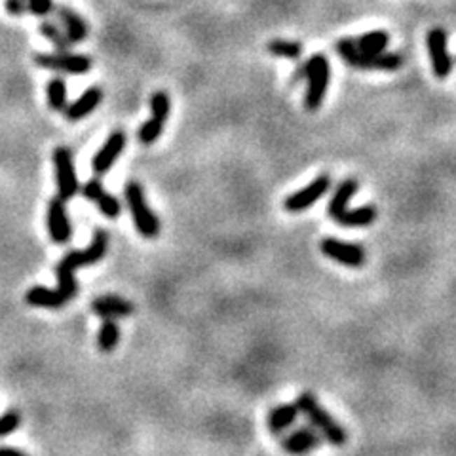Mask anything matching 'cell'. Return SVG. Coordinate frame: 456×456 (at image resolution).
<instances>
[{
    "label": "cell",
    "instance_id": "25",
    "mask_svg": "<svg viewBox=\"0 0 456 456\" xmlns=\"http://www.w3.org/2000/svg\"><path fill=\"white\" fill-rule=\"evenodd\" d=\"M46 95H48V105L52 111L55 113H63L69 105V99H67V84L65 80L61 76H55L48 82L46 86Z\"/></svg>",
    "mask_w": 456,
    "mask_h": 456
},
{
    "label": "cell",
    "instance_id": "24",
    "mask_svg": "<svg viewBox=\"0 0 456 456\" xmlns=\"http://www.w3.org/2000/svg\"><path fill=\"white\" fill-rule=\"evenodd\" d=\"M120 343V327L113 317H103V324L97 333V346L101 352H113Z\"/></svg>",
    "mask_w": 456,
    "mask_h": 456
},
{
    "label": "cell",
    "instance_id": "3",
    "mask_svg": "<svg viewBox=\"0 0 456 456\" xmlns=\"http://www.w3.org/2000/svg\"><path fill=\"white\" fill-rule=\"evenodd\" d=\"M124 196H126L127 207L132 213L133 225L137 228L143 238H156L160 234V219L156 217V213L152 212L148 204H146L145 191L137 181L127 183L124 188Z\"/></svg>",
    "mask_w": 456,
    "mask_h": 456
},
{
    "label": "cell",
    "instance_id": "9",
    "mask_svg": "<svg viewBox=\"0 0 456 456\" xmlns=\"http://www.w3.org/2000/svg\"><path fill=\"white\" fill-rule=\"evenodd\" d=\"M319 249L327 258L335 261L338 265L350 266V268H361L367 261V255H365V249L361 245L343 242V240L337 238L322 240Z\"/></svg>",
    "mask_w": 456,
    "mask_h": 456
},
{
    "label": "cell",
    "instance_id": "18",
    "mask_svg": "<svg viewBox=\"0 0 456 456\" xmlns=\"http://www.w3.org/2000/svg\"><path fill=\"white\" fill-rule=\"evenodd\" d=\"M53 12L57 15V21L63 27V31L67 33V36L71 39V42H82L88 39V25L86 21L80 18L78 13L71 10L69 6H53Z\"/></svg>",
    "mask_w": 456,
    "mask_h": 456
},
{
    "label": "cell",
    "instance_id": "34",
    "mask_svg": "<svg viewBox=\"0 0 456 456\" xmlns=\"http://www.w3.org/2000/svg\"><path fill=\"white\" fill-rule=\"evenodd\" d=\"M0 456H23V450L13 447H0Z\"/></svg>",
    "mask_w": 456,
    "mask_h": 456
},
{
    "label": "cell",
    "instance_id": "27",
    "mask_svg": "<svg viewBox=\"0 0 456 456\" xmlns=\"http://www.w3.org/2000/svg\"><path fill=\"white\" fill-rule=\"evenodd\" d=\"M268 52L272 55L285 57V60H298L303 55V44L295 42V40H272V42H268Z\"/></svg>",
    "mask_w": 456,
    "mask_h": 456
},
{
    "label": "cell",
    "instance_id": "17",
    "mask_svg": "<svg viewBox=\"0 0 456 456\" xmlns=\"http://www.w3.org/2000/svg\"><path fill=\"white\" fill-rule=\"evenodd\" d=\"M357 191H359L357 179H344L343 183H338L333 196H331L329 205H327V213H329V217L333 221H337L348 209V205H350L352 198L357 194Z\"/></svg>",
    "mask_w": 456,
    "mask_h": 456
},
{
    "label": "cell",
    "instance_id": "5",
    "mask_svg": "<svg viewBox=\"0 0 456 456\" xmlns=\"http://www.w3.org/2000/svg\"><path fill=\"white\" fill-rule=\"evenodd\" d=\"M53 167H55V183H57V196L65 202L73 200L80 191L78 175L74 170L73 152L67 146H57L53 151Z\"/></svg>",
    "mask_w": 456,
    "mask_h": 456
},
{
    "label": "cell",
    "instance_id": "1",
    "mask_svg": "<svg viewBox=\"0 0 456 456\" xmlns=\"http://www.w3.org/2000/svg\"><path fill=\"white\" fill-rule=\"evenodd\" d=\"M297 407L298 413L308 418V422H310L312 426L322 434V437H325L331 445H335V447L346 445V439H348V437H346L344 428L324 409V405L317 401L316 397H314V394H310V392L300 394L297 399Z\"/></svg>",
    "mask_w": 456,
    "mask_h": 456
},
{
    "label": "cell",
    "instance_id": "13",
    "mask_svg": "<svg viewBox=\"0 0 456 456\" xmlns=\"http://www.w3.org/2000/svg\"><path fill=\"white\" fill-rule=\"evenodd\" d=\"M82 196H84L88 202H92V204L97 205L101 215L106 219H111V221L118 219L120 213H122V204H120V200L116 198L114 194H111V192L103 188L99 179H90L88 183H84V186H82Z\"/></svg>",
    "mask_w": 456,
    "mask_h": 456
},
{
    "label": "cell",
    "instance_id": "30",
    "mask_svg": "<svg viewBox=\"0 0 456 456\" xmlns=\"http://www.w3.org/2000/svg\"><path fill=\"white\" fill-rule=\"evenodd\" d=\"M21 426V415L18 410H8L0 417V437H6Z\"/></svg>",
    "mask_w": 456,
    "mask_h": 456
},
{
    "label": "cell",
    "instance_id": "2",
    "mask_svg": "<svg viewBox=\"0 0 456 456\" xmlns=\"http://www.w3.org/2000/svg\"><path fill=\"white\" fill-rule=\"evenodd\" d=\"M337 52L343 57L346 65L354 67V69H367V71H397L403 65V55L399 53H375V55H367V53L359 52V48L356 44V39H340L337 42Z\"/></svg>",
    "mask_w": 456,
    "mask_h": 456
},
{
    "label": "cell",
    "instance_id": "28",
    "mask_svg": "<svg viewBox=\"0 0 456 456\" xmlns=\"http://www.w3.org/2000/svg\"><path fill=\"white\" fill-rule=\"evenodd\" d=\"M172 114V97L170 93L164 90H158L151 95V116L152 118L160 120V122H167Z\"/></svg>",
    "mask_w": 456,
    "mask_h": 456
},
{
    "label": "cell",
    "instance_id": "10",
    "mask_svg": "<svg viewBox=\"0 0 456 456\" xmlns=\"http://www.w3.org/2000/svg\"><path fill=\"white\" fill-rule=\"evenodd\" d=\"M426 44H428V52H430L434 74L439 80L447 78L452 71V60H450L449 48H447V33L441 27L431 29L426 36Z\"/></svg>",
    "mask_w": 456,
    "mask_h": 456
},
{
    "label": "cell",
    "instance_id": "4",
    "mask_svg": "<svg viewBox=\"0 0 456 456\" xmlns=\"http://www.w3.org/2000/svg\"><path fill=\"white\" fill-rule=\"evenodd\" d=\"M329 78L331 67L327 55H324V53L312 55L310 60L306 61L308 88H306V95H304V106L312 113L319 111V106L324 105L325 93H327V88H329Z\"/></svg>",
    "mask_w": 456,
    "mask_h": 456
},
{
    "label": "cell",
    "instance_id": "21",
    "mask_svg": "<svg viewBox=\"0 0 456 456\" xmlns=\"http://www.w3.org/2000/svg\"><path fill=\"white\" fill-rule=\"evenodd\" d=\"M377 207L375 205H359L354 209H346V212L337 219L338 225L348 226V228H365V226L373 225L377 221Z\"/></svg>",
    "mask_w": 456,
    "mask_h": 456
},
{
    "label": "cell",
    "instance_id": "20",
    "mask_svg": "<svg viewBox=\"0 0 456 456\" xmlns=\"http://www.w3.org/2000/svg\"><path fill=\"white\" fill-rule=\"evenodd\" d=\"M298 415L300 413H298L297 403H282L278 407H274L270 410V415H268V430L274 436L284 434L285 430H289V426L295 424Z\"/></svg>",
    "mask_w": 456,
    "mask_h": 456
},
{
    "label": "cell",
    "instance_id": "12",
    "mask_svg": "<svg viewBox=\"0 0 456 456\" xmlns=\"http://www.w3.org/2000/svg\"><path fill=\"white\" fill-rule=\"evenodd\" d=\"M127 135L124 130H114L106 141L103 143L97 154L92 160V170L95 172V175H106V173L113 170L114 162L118 160V156L122 154V151L126 148Z\"/></svg>",
    "mask_w": 456,
    "mask_h": 456
},
{
    "label": "cell",
    "instance_id": "33",
    "mask_svg": "<svg viewBox=\"0 0 456 456\" xmlns=\"http://www.w3.org/2000/svg\"><path fill=\"white\" fill-rule=\"evenodd\" d=\"M304 78H306V63H300V65L297 67V71L293 73L291 84H298V82H303Z\"/></svg>",
    "mask_w": 456,
    "mask_h": 456
},
{
    "label": "cell",
    "instance_id": "26",
    "mask_svg": "<svg viewBox=\"0 0 456 456\" xmlns=\"http://www.w3.org/2000/svg\"><path fill=\"white\" fill-rule=\"evenodd\" d=\"M55 278H57V289L65 295L67 300H73L78 295V282H76L74 270L57 265L55 266Z\"/></svg>",
    "mask_w": 456,
    "mask_h": 456
},
{
    "label": "cell",
    "instance_id": "6",
    "mask_svg": "<svg viewBox=\"0 0 456 456\" xmlns=\"http://www.w3.org/2000/svg\"><path fill=\"white\" fill-rule=\"evenodd\" d=\"M106 249H109V234L103 228H95L92 242H90L86 249H76V251L67 253L65 257L60 261V265L69 268V270L76 272L78 268H84V266L101 263L106 255Z\"/></svg>",
    "mask_w": 456,
    "mask_h": 456
},
{
    "label": "cell",
    "instance_id": "31",
    "mask_svg": "<svg viewBox=\"0 0 456 456\" xmlns=\"http://www.w3.org/2000/svg\"><path fill=\"white\" fill-rule=\"evenodd\" d=\"M29 12L39 15V18H46L53 12V0H27Z\"/></svg>",
    "mask_w": 456,
    "mask_h": 456
},
{
    "label": "cell",
    "instance_id": "16",
    "mask_svg": "<svg viewBox=\"0 0 456 456\" xmlns=\"http://www.w3.org/2000/svg\"><path fill=\"white\" fill-rule=\"evenodd\" d=\"M27 304H31L34 308H46V310H60L63 308L69 300L65 298V295L55 287H44V285H34L31 287L25 295Z\"/></svg>",
    "mask_w": 456,
    "mask_h": 456
},
{
    "label": "cell",
    "instance_id": "15",
    "mask_svg": "<svg viewBox=\"0 0 456 456\" xmlns=\"http://www.w3.org/2000/svg\"><path fill=\"white\" fill-rule=\"evenodd\" d=\"M101 101H103V90H101L99 86H92L88 88L86 92L82 93L78 99L73 101V103H69L63 113H65L67 120H71V122H78V120L90 116V114L99 106Z\"/></svg>",
    "mask_w": 456,
    "mask_h": 456
},
{
    "label": "cell",
    "instance_id": "32",
    "mask_svg": "<svg viewBox=\"0 0 456 456\" xmlns=\"http://www.w3.org/2000/svg\"><path fill=\"white\" fill-rule=\"evenodd\" d=\"M6 10L15 18H21L23 13L29 12V6H27V0H6Z\"/></svg>",
    "mask_w": 456,
    "mask_h": 456
},
{
    "label": "cell",
    "instance_id": "22",
    "mask_svg": "<svg viewBox=\"0 0 456 456\" xmlns=\"http://www.w3.org/2000/svg\"><path fill=\"white\" fill-rule=\"evenodd\" d=\"M40 33H42L44 39L52 42L57 52H69L71 46H73V42H71V39L67 36V33L63 31L61 23H55V21L52 20L42 21V23H40Z\"/></svg>",
    "mask_w": 456,
    "mask_h": 456
},
{
    "label": "cell",
    "instance_id": "19",
    "mask_svg": "<svg viewBox=\"0 0 456 456\" xmlns=\"http://www.w3.org/2000/svg\"><path fill=\"white\" fill-rule=\"evenodd\" d=\"M92 310L101 317H126L133 314V303L116 295H103L92 303Z\"/></svg>",
    "mask_w": 456,
    "mask_h": 456
},
{
    "label": "cell",
    "instance_id": "14",
    "mask_svg": "<svg viewBox=\"0 0 456 456\" xmlns=\"http://www.w3.org/2000/svg\"><path fill=\"white\" fill-rule=\"evenodd\" d=\"M322 445V434L314 426H300L282 439V449L289 455H303Z\"/></svg>",
    "mask_w": 456,
    "mask_h": 456
},
{
    "label": "cell",
    "instance_id": "11",
    "mask_svg": "<svg viewBox=\"0 0 456 456\" xmlns=\"http://www.w3.org/2000/svg\"><path fill=\"white\" fill-rule=\"evenodd\" d=\"M48 232L53 244L57 245L69 244V240L73 236V226L67 213L65 200L60 196L52 198L48 204Z\"/></svg>",
    "mask_w": 456,
    "mask_h": 456
},
{
    "label": "cell",
    "instance_id": "8",
    "mask_svg": "<svg viewBox=\"0 0 456 456\" xmlns=\"http://www.w3.org/2000/svg\"><path fill=\"white\" fill-rule=\"evenodd\" d=\"M331 183H333V181H331V177L327 173L317 175L310 185H306L304 188H300V191L293 192V194H289V196L285 198V212L300 213L304 212V209H310L312 205L316 204V202H319V198H324L325 194H327V191L331 188Z\"/></svg>",
    "mask_w": 456,
    "mask_h": 456
},
{
    "label": "cell",
    "instance_id": "29",
    "mask_svg": "<svg viewBox=\"0 0 456 456\" xmlns=\"http://www.w3.org/2000/svg\"><path fill=\"white\" fill-rule=\"evenodd\" d=\"M164 126L165 122H160V120L156 118H148L143 124V126L139 127V133H137V139H139L141 145H154L156 141L160 139V135H162V132H164Z\"/></svg>",
    "mask_w": 456,
    "mask_h": 456
},
{
    "label": "cell",
    "instance_id": "7",
    "mask_svg": "<svg viewBox=\"0 0 456 456\" xmlns=\"http://www.w3.org/2000/svg\"><path fill=\"white\" fill-rule=\"evenodd\" d=\"M34 63L40 69L55 71V73H69V74H84L92 71L93 61L88 55L71 52H55V53H36Z\"/></svg>",
    "mask_w": 456,
    "mask_h": 456
},
{
    "label": "cell",
    "instance_id": "23",
    "mask_svg": "<svg viewBox=\"0 0 456 456\" xmlns=\"http://www.w3.org/2000/svg\"><path fill=\"white\" fill-rule=\"evenodd\" d=\"M388 42H390V36H388L386 31H371V33H365L356 39L359 52L367 53V55H375V53L384 52L386 46H388Z\"/></svg>",
    "mask_w": 456,
    "mask_h": 456
}]
</instances>
